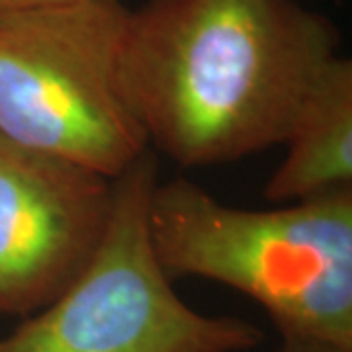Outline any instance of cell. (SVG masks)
I'll use <instances>...</instances> for the list:
<instances>
[{
  "mask_svg": "<svg viewBox=\"0 0 352 352\" xmlns=\"http://www.w3.org/2000/svg\"><path fill=\"white\" fill-rule=\"evenodd\" d=\"M339 50L333 20L298 0H145L129 8L120 78L149 145L214 166L284 143Z\"/></svg>",
  "mask_w": 352,
  "mask_h": 352,
  "instance_id": "6da1fadb",
  "label": "cell"
},
{
  "mask_svg": "<svg viewBox=\"0 0 352 352\" xmlns=\"http://www.w3.org/2000/svg\"><path fill=\"white\" fill-rule=\"evenodd\" d=\"M147 221L170 278L237 289L263 307L280 337L352 344V184L278 210H243L188 178L159 180Z\"/></svg>",
  "mask_w": 352,
  "mask_h": 352,
  "instance_id": "7a4b0ae2",
  "label": "cell"
},
{
  "mask_svg": "<svg viewBox=\"0 0 352 352\" xmlns=\"http://www.w3.org/2000/svg\"><path fill=\"white\" fill-rule=\"evenodd\" d=\"M124 0L0 12V135L116 178L149 149L127 104Z\"/></svg>",
  "mask_w": 352,
  "mask_h": 352,
  "instance_id": "3957f363",
  "label": "cell"
},
{
  "mask_svg": "<svg viewBox=\"0 0 352 352\" xmlns=\"http://www.w3.org/2000/svg\"><path fill=\"white\" fill-rule=\"evenodd\" d=\"M157 182L149 149L113 178L98 249L61 294L0 337V352H243L263 342L251 321L200 314L175 292L149 237Z\"/></svg>",
  "mask_w": 352,
  "mask_h": 352,
  "instance_id": "277c9868",
  "label": "cell"
},
{
  "mask_svg": "<svg viewBox=\"0 0 352 352\" xmlns=\"http://www.w3.org/2000/svg\"><path fill=\"white\" fill-rule=\"evenodd\" d=\"M113 178L0 135V315L34 314L100 245Z\"/></svg>",
  "mask_w": 352,
  "mask_h": 352,
  "instance_id": "5b68a950",
  "label": "cell"
},
{
  "mask_svg": "<svg viewBox=\"0 0 352 352\" xmlns=\"http://www.w3.org/2000/svg\"><path fill=\"white\" fill-rule=\"evenodd\" d=\"M288 153L264 186L270 201H298L352 184V61L339 55L303 98Z\"/></svg>",
  "mask_w": 352,
  "mask_h": 352,
  "instance_id": "8992f818",
  "label": "cell"
},
{
  "mask_svg": "<svg viewBox=\"0 0 352 352\" xmlns=\"http://www.w3.org/2000/svg\"><path fill=\"white\" fill-rule=\"evenodd\" d=\"M276 352H352V344L314 337H282Z\"/></svg>",
  "mask_w": 352,
  "mask_h": 352,
  "instance_id": "52a82bcc",
  "label": "cell"
},
{
  "mask_svg": "<svg viewBox=\"0 0 352 352\" xmlns=\"http://www.w3.org/2000/svg\"><path fill=\"white\" fill-rule=\"evenodd\" d=\"M69 0H0V12L6 10H20V8H36V6H51L63 4Z\"/></svg>",
  "mask_w": 352,
  "mask_h": 352,
  "instance_id": "ba28073f",
  "label": "cell"
}]
</instances>
